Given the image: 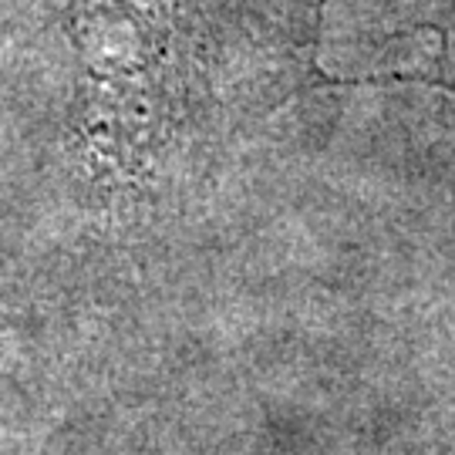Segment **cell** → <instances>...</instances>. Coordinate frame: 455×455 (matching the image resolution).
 Segmentation results:
<instances>
[{
    "label": "cell",
    "instance_id": "cell-1",
    "mask_svg": "<svg viewBox=\"0 0 455 455\" xmlns=\"http://www.w3.org/2000/svg\"><path fill=\"white\" fill-rule=\"evenodd\" d=\"M327 0H75L78 101L95 156L148 182L324 88Z\"/></svg>",
    "mask_w": 455,
    "mask_h": 455
},
{
    "label": "cell",
    "instance_id": "cell-2",
    "mask_svg": "<svg viewBox=\"0 0 455 455\" xmlns=\"http://www.w3.org/2000/svg\"><path fill=\"white\" fill-rule=\"evenodd\" d=\"M351 88L358 84H415V88H435V92H449L455 95V37L439 34V48L425 54L422 65L398 68V71H381V75H361V78H347Z\"/></svg>",
    "mask_w": 455,
    "mask_h": 455
}]
</instances>
